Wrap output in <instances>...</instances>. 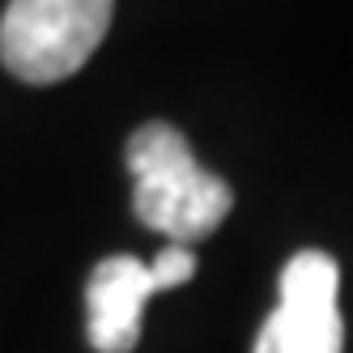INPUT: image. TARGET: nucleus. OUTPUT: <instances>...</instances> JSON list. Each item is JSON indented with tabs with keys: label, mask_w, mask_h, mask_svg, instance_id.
Returning <instances> with one entry per match:
<instances>
[{
	"label": "nucleus",
	"mask_w": 353,
	"mask_h": 353,
	"mask_svg": "<svg viewBox=\"0 0 353 353\" xmlns=\"http://www.w3.org/2000/svg\"><path fill=\"white\" fill-rule=\"evenodd\" d=\"M123 158L132 170V209L141 225L166 234L179 247L209 239L234 209L230 183L200 166L188 137L170 123L137 128Z\"/></svg>",
	"instance_id": "obj_1"
},
{
	"label": "nucleus",
	"mask_w": 353,
	"mask_h": 353,
	"mask_svg": "<svg viewBox=\"0 0 353 353\" xmlns=\"http://www.w3.org/2000/svg\"><path fill=\"white\" fill-rule=\"evenodd\" d=\"M111 13L115 0H9L0 17V60L30 85L64 81L98 52Z\"/></svg>",
	"instance_id": "obj_2"
},
{
	"label": "nucleus",
	"mask_w": 353,
	"mask_h": 353,
	"mask_svg": "<svg viewBox=\"0 0 353 353\" xmlns=\"http://www.w3.org/2000/svg\"><path fill=\"white\" fill-rule=\"evenodd\" d=\"M162 294L154 268L137 256H107L90 272L85 285V315H90V345L98 353H132L141 341L145 302Z\"/></svg>",
	"instance_id": "obj_3"
},
{
	"label": "nucleus",
	"mask_w": 353,
	"mask_h": 353,
	"mask_svg": "<svg viewBox=\"0 0 353 353\" xmlns=\"http://www.w3.org/2000/svg\"><path fill=\"white\" fill-rule=\"evenodd\" d=\"M345 319L336 302H290L281 298L264 319L251 353H341Z\"/></svg>",
	"instance_id": "obj_4"
},
{
	"label": "nucleus",
	"mask_w": 353,
	"mask_h": 353,
	"mask_svg": "<svg viewBox=\"0 0 353 353\" xmlns=\"http://www.w3.org/2000/svg\"><path fill=\"white\" fill-rule=\"evenodd\" d=\"M341 268L327 251H298L281 268V298L290 302H336Z\"/></svg>",
	"instance_id": "obj_5"
},
{
	"label": "nucleus",
	"mask_w": 353,
	"mask_h": 353,
	"mask_svg": "<svg viewBox=\"0 0 353 353\" xmlns=\"http://www.w3.org/2000/svg\"><path fill=\"white\" fill-rule=\"evenodd\" d=\"M149 268H154L162 290H174V285H188L192 276H196V256H192V247L170 243V247H162L158 256L149 260Z\"/></svg>",
	"instance_id": "obj_6"
}]
</instances>
